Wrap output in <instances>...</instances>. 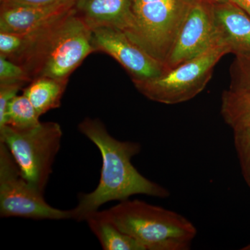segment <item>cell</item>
<instances>
[{
	"label": "cell",
	"instance_id": "cell-14",
	"mask_svg": "<svg viewBox=\"0 0 250 250\" xmlns=\"http://www.w3.org/2000/svg\"><path fill=\"white\" fill-rule=\"evenodd\" d=\"M85 221L104 250H146L141 243L113 225L103 210L91 213Z\"/></svg>",
	"mask_w": 250,
	"mask_h": 250
},
{
	"label": "cell",
	"instance_id": "cell-7",
	"mask_svg": "<svg viewBox=\"0 0 250 250\" xmlns=\"http://www.w3.org/2000/svg\"><path fill=\"white\" fill-rule=\"evenodd\" d=\"M93 52L91 29L73 7L49 41L33 74V80L41 77L68 80Z\"/></svg>",
	"mask_w": 250,
	"mask_h": 250
},
{
	"label": "cell",
	"instance_id": "cell-12",
	"mask_svg": "<svg viewBox=\"0 0 250 250\" xmlns=\"http://www.w3.org/2000/svg\"><path fill=\"white\" fill-rule=\"evenodd\" d=\"M73 6L74 0L41 6L1 2L0 32H27L47 24Z\"/></svg>",
	"mask_w": 250,
	"mask_h": 250
},
{
	"label": "cell",
	"instance_id": "cell-1",
	"mask_svg": "<svg viewBox=\"0 0 250 250\" xmlns=\"http://www.w3.org/2000/svg\"><path fill=\"white\" fill-rule=\"evenodd\" d=\"M79 130L96 146L103 159L100 182L96 188L88 193H80L78 204L72 208V220L85 221L111 201H123L134 195L166 198L170 192L140 173L131 159L141 152L139 143L115 139L99 119L86 118L80 123Z\"/></svg>",
	"mask_w": 250,
	"mask_h": 250
},
{
	"label": "cell",
	"instance_id": "cell-5",
	"mask_svg": "<svg viewBox=\"0 0 250 250\" xmlns=\"http://www.w3.org/2000/svg\"><path fill=\"white\" fill-rule=\"evenodd\" d=\"M229 53L226 46H213L201 55L164 72L160 76L133 81V83L140 93L156 103L165 104L185 103L205 89L215 65Z\"/></svg>",
	"mask_w": 250,
	"mask_h": 250
},
{
	"label": "cell",
	"instance_id": "cell-8",
	"mask_svg": "<svg viewBox=\"0 0 250 250\" xmlns=\"http://www.w3.org/2000/svg\"><path fill=\"white\" fill-rule=\"evenodd\" d=\"M213 5L200 0L195 1L164 62V72L201 55L213 46L220 45Z\"/></svg>",
	"mask_w": 250,
	"mask_h": 250
},
{
	"label": "cell",
	"instance_id": "cell-23",
	"mask_svg": "<svg viewBox=\"0 0 250 250\" xmlns=\"http://www.w3.org/2000/svg\"><path fill=\"white\" fill-rule=\"evenodd\" d=\"M239 6L250 16V0H230Z\"/></svg>",
	"mask_w": 250,
	"mask_h": 250
},
{
	"label": "cell",
	"instance_id": "cell-10",
	"mask_svg": "<svg viewBox=\"0 0 250 250\" xmlns=\"http://www.w3.org/2000/svg\"><path fill=\"white\" fill-rule=\"evenodd\" d=\"M72 9L27 32H0V55L24 67L32 79L31 75L51 37Z\"/></svg>",
	"mask_w": 250,
	"mask_h": 250
},
{
	"label": "cell",
	"instance_id": "cell-16",
	"mask_svg": "<svg viewBox=\"0 0 250 250\" xmlns=\"http://www.w3.org/2000/svg\"><path fill=\"white\" fill-rule=\"evenodd\" d=\"M220 112L233 130L250 128V92L224 91Z\"/></svg>",
	"mask_w": 250,
	"mask_h": 250
},
{
	"label": "cell",
	"instance_id": "cell-15",
	"mask_svg": "<svg viewBox=\"0 0 250 250\" xmlns=\"http://www.w3.org/2000/svg\"><path fill=\"white\" fill-rule=\"evenodd\" d=\"M68 80L41 77L31 81L23 91L39 116L59 108Z\"/></svg>",
	"mask_w": 250,
	"mask_h": 250
},
{
	"label": "cell",
	"instance_id": "cell-4",
	"mask_svg": "<svg viewBox=\"0 0 250 250\" xmlns=\"http://www.w3.org/2000/svg\"><path fill=\"white\" fill-rule=\"evenodd\" d=\"M62 136L60 125L54 122L41 123L26 130L9 125L0 128V142L9 149L22 177L42 194L52 173Z\"/></svg>",
	"mask_w": 250,
	"mask_h": 250
},
{
	"label": "cell",
	"instance_id": "cell-19",
	"mask_svg": "<svg viewBox=\"0 0 250 250\" xmlns=\"http://www.w3.org/2000/svg\"><path fill=\"white\" fill-rule=\"evenodd\" d=\"M32 79L19 64L0 55V84H25Z\"/></svg>",
	"mask_w": 250,
	"mask_h": 250
},
{
	"label": "cell",
	"instance_id": "cell-20",
	"mask_svg": "<svg viewBox=\"0 0 250 250\" xmlns=\"http://www.w3.org/2000/svg\"><path fill=\"white\" fill-rule=\"evenodd\" d=\"M233 131L238 154L250 179V128L235 129Z\"/></svg>",
	"mask_w": 250,
	"mask_h": 250
},
{
	"label": "cell",
	"instance_id": "cell-13",
	"mask_svg": "<svg viewBox=\"0 0 250 250\" xmlns=\"http://www.w3.org/2000/svg\"><path fill=\"white\" fill-rule=\"evenodd\" d=\"M73 7L91 30L109 27L128 34L132 28V0H74Z\"/></svg>",
	"mask_w": 250,
	"mask_h": 250
},
{
	"label": "cell",
	"instance_id": "cell-17",
	"mask_svg": "<svg viewBox=\"0 0 250 250\" xmlns=\"http://www.w3.org/2000/svg\"><path fill=\"white\" fill-rule=\"evenodd\" d=\"M35 108L24 95H17L10 102L6 110L5 125L18 130L31 129L41 122Z\"/></svg>",
	"mask_w": 250,
	"mask_h": 250
},
{
	"label": "cell",
	"instance_id": "cell-18",
	"mask_svg": "<svg viewBox=\"0 0 250 250\" xmlns=\"http://www.w3.org/2000/svg\"><path fill=\"white\" fill-rule=\"evenodd\" d=\"M229 90L235 92H250V54L236 56L230 67Z\"/></svg>",
	"mask_w": 250,
	"mask_h": 250
},
{
	"label": "cell",
	"instance_id": "cell-6",
	"mask_svg": "<svg viewBox=\"0 0 250 250\" xmlns=\"http://www.w3.org/2000/svg\"><path fill=\"white\" fill-rule=\"evenodd\" d=\"M0 216L34 220H72V210L54 208L22 177L9 149L0 142Z\"/></svg>",
	"mask_w": 250,
	"mask_h": 250
},
{
	"label": "cell",
	"instance_id": "cell-9",
	"mask_svg": "<svg viewBox=\"0 0 250 250\" xmlns=\"http://www.w3.org/2000/svg\"><path fill=\"white\" fill-rule=\"evenodd\" d=\"M95 52L108 54L124 67L133 81L155 78L164 73V64L153 58L126 36L124 31L109 27L92 29Z\"/></svg>",
	"mask_w": 250,
	"mask_h": 250
},
{
	"label": "cell",
	"instance_id": "cell-21",
	"mask_svg": "<svg viewBox=\"0 0 250 250\" xmlns=\"http://www.w3.org/2000/svg\"><path fill=\"white\" fill-rule=\"evenodd\" d=\"M22 84H0V128L5 125L6 110L10 102L17 96Z\"/></svg>",
	"mask_w": 250,
	"mask_h": 250
},
{
	"label": "cell",
	"instance_id": "cell-22",
	"mask_svg": "<svg viewBox=\"0 0 250 250\" xmlns=\"http://www.w3.org/2000/svg\"><path fill=\"white\" fill-rule=\"evenodd\" d=\"M65 0H1V2L11 3V4L27 5V6H48L57 4Z\"/></svg>",
	"mask_w": 250,
	"mask_h": 250
},
{
	"label": "cell",
	"instance_id": "cell-11",
	"mask_svg": "<svg viewBox=\"0 0 250 250\" xmlns=\"http://www.w3.org/2000/svg\"><path fill=\"white\" fill-rule=\"evenodd\" d=\"M215 29L220 45L236 56L250 54V16L229 1L213 5Z\"/></svg>",
	"mask_w": 250,
	"mask_h": 250
},
{
	"label": "cell",
	"instance_id": "cell-2",
	"mask_svg": "<svg viewBox=\"0 0 250 250\" xmlns=\"http://www.w3.org/2000/svg\"><path fill=\"white\" fill-rule=\"evenodd\" d=\"M103 211L146 250H188L197 235V229L183 215L142 200H123Z\"/></svg>",
	"mask_w": 250,
	"mask_h": 250
},
{
	"label": "cell",
	"instance_id": "cell-3",
	"mask_svg": "<svg viewBox=\"0 0 250 250\" xmlns=\"http://www.w3.org/2000/svg\"><path fill=\"white\" fill-rule=\"evenodd\" d=\"M195 1L132 0L133 26L126 36L164 64Z\"/></svg>",
	"mask_w": 250,
	"mask_h": 250
},
{
	"label": "cell",
	"instance_id": "cell-24",
	"mask_svg": "<svg viewBox=\"0 0 250 250\" xmlns=\"http://www.w3.org/2000/svg\"><path fill=\"white\" fill-rule=\"evenodd\" d=\"M200 1H205V2L209 3L211 4H217L228 2L230 0H200Z\"/></svg>",
	"mask_w": 250,
	"mask_h": 250
}]
</instances>
